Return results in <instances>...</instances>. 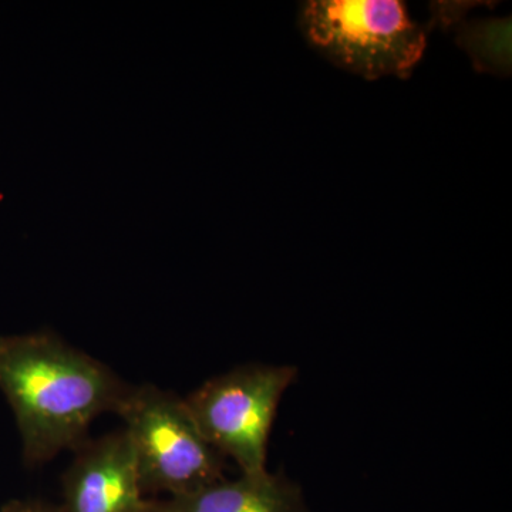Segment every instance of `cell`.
<instances>
[{
    "label": "cell",
    "instance_id": "6da1fadb",
    "mask_svg": "<svg viewBox=\"0 0 512 512\" xmlns=\"http://www.w3.org/2000/svg\"><path fill=\"white\" fill-rule=\"evenodd\" d=\"M128 387L106 363L56 333L0 338V390L15 414L26 467L82 446L93 421L116 413Z\"/></svg>",
    "mask_w": 512,
    "mask_h": 512
},
{
    "label": "cell",
    "instance_id": "7a4b0ae2",
    "mask_svg": "<svg viewBox=\"0 0 512 512\" xmlns=\"http://www.w3.org/2000/svg\"><path fill=\"white\" fill-rule=\"evenodd\" d=\"M308 45L366 80L406 79L426 50V30L399 0H309L299 9Z\"/></svg>",
    "mask_w": 512,
    "mask_h": 512
},
{
    "label": "cell",
    "instance_id": "3957f363",
    "mask_svg": "<svg viewBox=\"0 0 512 512\" xmlns=\"http://www.w3.org/2000/svg\"><path fill=\"white\" fill-rule=\"evenodd\" d=\"M114 414L124 421L146 497L188 494L225 478L227 458L205 439L184 397L130 384Z\"/></svg>",
    "mask_w": 512,
    "mask_h": 512
},
{
    "label": "cell",
    "instance_id": "277c9868",
    "mask_svg": "<svg viewBox=\"0 0 512 512\" xmlns=\"http://www.w3.org/2000/svg\"><path fill=\"white\" fill-rule=\"evenodd\" d=\"M298 376L295 366L249 363L207 380L184 397L205 439L241 474L268 470L269 437L279 403Z\"/></svg>",
    "mask_w": 512,
    "mask_h": 512
},
{
    "label": "cell",
    "instance_id": "5b68a950",
    "mask_svg": "<svg viewBox=\"0 0 512 512\" xmlns=\"http://www.w3.org/2000/svg\"><path fill=\"white\" fill-rule=\"evenodd\" d=\"M62 476L63 512H148L126 431L84 441Z\"/></svg>",
    "mask_w": 512,
    "mask_h": 512
},
{
    "label": "cell",
    "instance_id": "8992f818",
    "mask_svg": "<svg viewBox=\"0 0 512 512\" xmlns=\"http://www.w3.org/2000/svg\"><path fill=\"white\" fill-rule=\"evenodd\" d=\"M148 512H312L301 485L282 473L241 474L174 497L150 498Z\"/></svg>",
    "mask_w": 512,
    "mask_h": 512
},
{
    "label": "cell",
    "instance_id": "52a82bcc",
    "mask_svg": "<svg viewBox=\"0 0 512 512\" xmlns=\"http://www.w3.org/2000/svg\"><path fill=\"white\" fill-rule=\"evenodd\" d=\"M511 19L464 23L457 29V42L467 50L481 72L510 73Z\"/></svg>",
    "mask_w": 512,
    "mask_h": 512
},
{
    "label": "cell",
    "instance_id": "ba28073f",
    "mask_svg": "<svg viewBox=\"0 0 512 512\" xmlns=\"http://www.w3.org/2000/svg\"><path fill=\"white\" fill-rule=\"evenodd\" d=\"M0 512H63L60 504L43 500H12L0 508Z\"/></svg>",
    "mask_w": 512,
    "mask_h": 512
}]
</instances>
